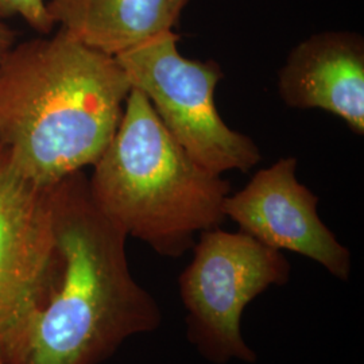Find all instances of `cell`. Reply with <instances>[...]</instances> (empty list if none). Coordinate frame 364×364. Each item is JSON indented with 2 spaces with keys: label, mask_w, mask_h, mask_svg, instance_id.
<instances>
[{
  "label": "cell",
  "mask_w": 364,
  "mask_h": 364,
  "mask_svg": "<svg viewBox=\"0 0 364 364\" xmlns=\"http://www.w3.org/2000/svg\"><path fill=\"white\" fill-rule=\"evenodd\" d=\"M54 254L25 312L0 338L4 364H102L164 316L132 277L126 240L80 171L53 186Z\"/></svg>",
  "instance_id": "obj_1"
},
{
  "label": "cell",
  "mask_w": 364,
  "mask_h": 364,
  "mask_svg": "<svg viewBox=\"0 0 364 364\" xmlns=\"http://www.w3.org/2000/svg\"><path fill=\"white\" fill-rule=\"evenodd\" d=\"M46 36L14 45L0 66V146L27 178L50 188L96 164L131 85L115 57L63 30Z\"/></svg>",
  "instance_id": "obj_2"
},
{
  "label": "cell",
  "mask_w": 364,
  "mask_h": 364,
  "mask_svg": "<svg viewBox=\"0 0 364 364\" xmlns=\"http://www.w3.org/2000/svg\"><path fill=\"white\" fill-rule=\"evenodd\" d=\"M92 169L88 189L95 205L127 237L164 258H181L198 235L225 221L231 185L176 142L136 90Z\"/></svg>",
  "instance_id": "obj_3"
},
{
  "label": "cell",
  "mask_w": 364,
  "mask_h": 364,
  "mask_svg": "<svg viewBox=\"0 0 364 364\" xmlns=\"http://www.w3.org/2000/svg\"><path fill=\"white\" fill-rule=\"evenodd\" d=\"M192 251L178 277L188 341L209 363H257L258 353L242 333V317L260 294L287 285L290 262L250 235L219 227L198 235Z\"/></svg>",
  "instance_id": "obj_4"
},
{
  "label": "cell",
  "mask_w": 364,
  "mask_h": 364,
  "mask_svg": "<svg viewBox=\"0 0 364 364\" xmlns=\"http://www.w3.org/2000/svg\"><path fill=\"white\" fill-rule=\"evenodd\" d=\"M174 30L120 53L115 58L144 93L156 117L182 149L205 169L223 176L248 171L259 164L257 144L223 120L215 103L223 70L215 61L183 57Z\"/></svg>",
  "instance_id": "obj_5"
},
{
  "label": "cell",
  "mask_w": 364,
  "mask_h": 364,
  "mask_svg": "<svg viewBox=\"0 0 364 364\" xmlns=\"http://www.w3.org/2000/svg\"><path fill=\"white\" fill-rule=\"evenodd\" d=\"M318 197L297 178V158L285 156L260 169L224 201L225 219L239 231L277 251H290L318 263L333 278H351V251L318 215Z\"/></svg>",
  "instance_id": "obj_6"
},
{
  "label": "cell",
  "mask_w": 364,
  "mask_h": 364,
  "mask_svg": "<svg viewBox=\"0 0 364 364\" xmlns=\"http://www.w3.org/2000/svg\"><path fill=\"white\" fill-rule=\"evenodd\" d=\"M53 254V186L27 178L1 147L0 338L25 312Z\"/></svg>",
  "instance_id": "obj_7"
},
{
  "label": "cell",
  "mask_w": 364,
  "mask_h": 364,
  "mask_svg": "<svg viewBox=\"0 0 364 364\" xmlns=\"http://www.w3.org/2000/svg\"><path fill=\"white\" fill-rule=\"evenodd\" d=\"M285 105L323 109L364 134V39L353 31H323L301 41L278 73Z\"/></svg>",
  "instance_id": "obj_8"
},
{
  "label": "cell",
  "mask_w": 364,
  "mask_h": 364,
  "mask_svg": "<svg viewBox=\"0 0 364 364\" xmlns=\"http://www.w3.org/2000/svg\"><path fill=\"white\" fill-rule=\"evenodd\" d=\"M191 0H48L54 27L117 57L173 30Z\"/></svg>",
  "instance_id": "obj_9"
},
{
  "label": "cell",
  "mask_w": 364,
  "mask_h": 364,
  "mask_svg": "<svg viewBox=\"0 0 364 364\" xmlns=\"http://www.w3.org/2000/svg\"><path fill=\"white\" fill-rule=\"evenodd\" d=\"M19 18L39 34H50L54 25L48 11V0H0V21Z\"/></svg>",
  "instance_id": "obj_10"
},
{
  "label": "cell",
  "mask_w": 364,
  "mask_h": 364,
  "mask_svg": "<svg viewBox=\"0 0 364 364\" xmlns=\"http://www.w3.org/2000/svg\"><path fill=\"white\" fill-rule=\"evenodd\" d=\"M15 45V33L4 21H0V66Z\"/></svg>",
  "instance_id": "obj_11"
},
{
  "label": "cell",
  "mask_w": 364,
  "mask_h": 364,
  "mask_svg": "<svg viewBox=\"0 0 364 364\" xmlns=\"http://www.w3.org/2000/svg\"><path fill=\"white\" fill-rule=\"evenodd\" d=\"M0 364H4L3 362H1V359H0Z\"/></svg>",
  "instance_id": "obj_12"
},
{
  "label": "cell",
  "mask_w": 364,
  "mask_h": 364,
  "mask_svg": "<svg viewBox=\"0 0 364 364\" xmlns=\"http://www.w3.org/2000/svg\"><path fill=\"white\" fill-rule=\"evenodd\" d=\"M0 149H1V146H0Z\"/></svg>",
  "instance_id": "obj_13"
}]
</instances>
